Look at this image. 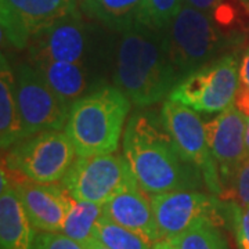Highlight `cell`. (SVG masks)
Segmentation results:
<instances>
[{
	"label": "cell",
	"instance_id": "4316f807",
	"mask_svg": "<svg viewBox=\"0 0 249 249\" xmlns=\"http://www.w3.org/2000/svg\"><path fill=\"white\" fill-rule=\"evenodd\" d=\"M34 249H86L64 232L37 231Z\"/></svg>",
	"mask_w": 249,
	"mask_h": 249
},
{
	"label": "cell",
	"instance_id": "83f0119b",
	"mask_svg": "<svg viewBox=\"0 0 249 249\" xmlns=\"http://www.w3.org/2000/svg\"><path fill=\"white\" fill-rule=\"evenodd\" d=\"M234 107L240 111L241 114L248 118L249 116V89L240 83V88L237 90V94L234 98Z\"/></svg>",
	"mask_w": 249,
	"mask_h": 249
},
{
	"label": "cell",
	"instance_id": "ffe728a7",
	"mask_svg": "<svg viewBox=\"0 0 249 249\" xmlns=\"http://www.w3.org/2000/svg\"><path fill=\"white\" fill-rule=\"evenodd\" d=\"M205 11L224 32L235 36L249 21V0H184Z\"/></svg>",
	"mask_w": 249,
	"mask_h": 249
},
{
	"label": "cell",
	"instance_id": "ba28073f",
	"mask_svg": "<svg viewBox=\"0 0 249 249\" xmlns=\"http://www.w3.org/2000/svg\"><path fill=\"white\" fill-rule=\"evenodd\" d=\"M61 184L75 199L103 205L122 190L139 183L124 155L112 152L76 157Z\"/></svg>",
	"mask_w": 249,
	"mask_h": 249
},
{
	"label": "cell",
	"instance_id": "f546056e",
	"mask_svg": "<svg viewBox=\"0 0 249 249\" xmlns=\"http://www.w3.org/2000/svg\"><path fill=\"white\" fill-rule=\"evenodd\" d=\"M151 249H178L176 245L170 240H160L157 241L155 244H152Z\"/></svg>",
	"mask_w": 249,
	"mask_h": 249
},
{
	"label": "cell",
	"instance_id": "277c9868",
	"mask_svg": "<svg viewBox=\"0 0 249 249\" xmlns=\"http://www.w3.org/2000/svg\"><path fill=\"white\" fill-rule=\"evenodd\" d=\"M165 36L178 82L219 58L217 55L234 37L205 11L187 3L165 31Z\"/></svg>",
	"mask_w": 249,
	"mask_h": 249
},
{
	"label": "cell",
	"instance_id": "7a4b0ae2",
	"mask_svg": "<svg viewBox=\"0 0 249 249\" xmlns=\"http://www.w3.org/2000/svg\"><path fill=\"white\" fill-rule=\"evenodd\" d=\"M114 83L132 104L148 107L169 97L178 83L165 31L136 21L121 32L116 43Z\"/></svg>",
	"mask_w": 249,
	"mask_h": 249
},
{
	"label": "cell",
	"instance_id": "8992f818",
	"mask_svg": "<svg viewBox=\"0 0 249 249\" xmlns=\"http://www.w3.org/2000/svg\"><path fill=\"white\" fill-rule=\"evenodd\" d=\"M238 88L240 61L234 54H223L180 80L168 98L196 112L213 114L232 106Z\"/></svg>",
	"mask_w": 249,
	"mask_h": 249
},
{
	"label": "cell",
	"instance_id": "8fae6325",
	"mask_svg": "<svg viewBox=\"0 0 249 249\" xmlns=\"http://www.w3.org/2000/svg\"><path fill=\"white\" fill-rule=\"evenodd\" d=\"M160 116L178 150L201 170L205 184L211 191L220 196V180L209 150L206 126L196 109L168 98L162 104Z\"/></svg>",
	"mask_w": 249,
	"mask_h": 249
},
{
	"label": "cell",
	"instance_id": "52a82bcc",
	"mask_svg": "<svg viewBox=\"0 0 249 249\" xmlns=\"http://www.w3.org/2000/svg\"><path fill=\"white\" fill-rule=\"evenodd\" d=\"M100 49L96 28L83 19L79 10L39 31L27 46L32 62L52 60L90 65H94Z\"/></svg>",
	"mask_w": 249,
	"mask_h": 249
},
{
	"label": "cell",
	"instance_id": "4fadbf2b",
	"mask_svg": "<svg viewBox=\"0 0 249 249\" xmlns=\"http://www.w3.org/2000/svg\"><path fill=\"white\" fill-rule=\"evenodd\" d=\"M245 124L247 116L241 114L234 104L205 124L209 150L219 173L220 196L230 186L237 170L248 157L245 147Z\"/></svg>",
	"mask_w": 249,
	"mask_h": 249
},
{
	"label": "cell",
	"instance_id": "7402d4cb",
	"mask_svg": "<svg viewBox=\"0 0 249 249\" xmlns=\"http://www.w3.org/2000/svg\"><path fill=\"white\" fill-rule=\"evenodd\" d=\"M93 237L101 241L109 249H151L152 245L139 234L101 216L94 227Z\"/></svg>",
	"mask_w": 249,
	"mask_h": 249
},
{
	"label": "cell",
	"instance_id": "30bf717a",
	"mask_svg": "<svg viewBox=\"0 0 249 249\" xmlns=\"http://www.w3.org/2000/svg\"><path fill=\"white\" fill-rule=\"evenodd\" d=\"M151 196L162 240H172L199 222L219 226L227 214V202L196 190H178Z\"/></svg>",
	"mask_w": 249,
	"mask_h": 249
},
{
	"label": "cell",
	"instance_id": "5bb4252c",
	"mask_svg": "<svg viewBox=\"0 0 249 249\" xmlns=\"http://www.w3.org/2000/svg\"><path fill=\"white\" fill-rule=\"evenodd\" d=\"M4 168L14 186L28 217L37 231L61 232L73 196L55 183H37Z\"/></svg>",
	"mask_w": 249,
	"mask_h": 249
},
{
	"label": "cell",
	"instance_id": "1f68e13d",
	"mask_svg": "<svg viewBox=\"0 0 249 249\" xmlns=\"http://www.w3.org/2000/svg\"><path fill=\"white\" fill-rule=\"evenodd\" d=\"M245 147H247V154L249 157V116L247 118V124H245Z\"/></svg>",
	"mask_w": 249,
	"mask_h": 249
},
{
	"label": "cell",
	"instance_id": "4dcf8cb0",
	"mask_svg": "<svg viewBox=\"0 0 249 249\" xmlns=\"http://www.w3.org/2000/svg\"><path fill=\"white\" fill-rule=\"evenodd\" d=\"M86 249H109L108 247H106L101 241H98L97 238H91V240H89L85 245H83Z\"/></svg>",
	"mask_w": 249,
	"mask_h": 249
},
{
	"label": "cell",
	"instance_id": "d6986e66",
	"mask_svg": "<svg viewBox=\"0 0 249 249\" xmlns=\"http://www.w3.org/2000/svg\"><path fill=\"white\" fill-rule=\"evenodd\" d=\"M142 0H82V11L111 31L124 32L137 21Z\"/></svg>",
	"mask_w": 249,
	"mask_h": 249
},
{
	"label": "cell",
	"instance_id": "9a60e30c",
	"mask_svg": "<svg viewBox=\"0 0 249 249\" xmlns=\"http://www.w3.org/2000/svg\"><path fill=\"white\" fill-rule=\"evenodd\" d=\"M103 214L124 229L139 234L151 245L162 240L151 196L142 191L139 184L124 188L103 204Z\"/></svg>",
	"mask_w": 249,
	"mask_h": 249
},
{
	"label": "cell",
	"instance_id": "f1b7e54d",
	"mask_svg": "<svg viewBox=\"0 0 249 249\" xmlns=\"http://www.w3.org/2000/svg\"><path fill=\"white\" fill-rule=\"evenodd\" d=\"M240 83L249 89V46L240 61Z\"/></svg>",
	"mask_w": 249,
	"mask_h": 249
},
{
	"label": "cell",
	"instance_id": "6da1fadb",
	"mask_svg": "<svg viewBox=\"0 0 249 249\" xmlns=\"http://www.w3.org/2000/svg\"><path fill=\"white\" fill-rule=\"evenodd\" d=\"M124 155L142 191L157 196L202 184L201 170L178 150L162 116L137 112L127 121Z\"/></svg>",
	"mask_w": 249,
	"mask_h": 249
},
{
	"label": "cell",
	"instance_id": "484cf974",
	"mask_svg": "<svg viewBox=\"0 0 249 249\" xmlns=\"http://www.w3.org/2000/svg\"><path fill=\"white\" fill-rule=\"evenodd\" d=\"M227 216L230 217L237 248L249 249V206L227 202Z\"/></svg>",
	"mask_w": 249,
	"mask_h": 249
},
{
	"label": "cell",
	"instance_id": "d4e9b609",
	"mask_svg": "<svg viewBox=\"0 0 249 249\" xmlns=\"http://www.w3.org/2000/svg\"><path fill=\"white\" fill-rule=\"evenodd\" d=\"M220 198L226 202L249 206V157L242 162L230 186L223 191Z\"/></svg>",
	"mask_w": 249,
	"mask_h": 249
},
{
	"label": "cell",
	"instance_id": "e0dca14e",
	"mask_svg": "<svg viewBox=\"0 0 249 249\" xmlns=\"http://www.w3.org/2000/svg\"><path fill=\"white\" fill-rule=\"evenodd\" d=\"M0 175V249H34L37 230L29 220L4 168Z\"/></svg>",
	"mask_w": 249,
	"mask_h": 249
},
{
	"label": "cell",
	"instance_id": "7c38bea8",
	"mask_svg": "<svg viewBox=\"0 0 249 249\" xmlns=\"http://www.w3.org/2000/svg\"><path fill=\"white\" fill-rule=\"evenodd\" d=\"M80 0H0L1 34L16 49H27L32 36L78 11Z\"/></svg>",
	"mask_w": 249,
	"mask_h": 249
},
{
	"label": "cell",
	"instance_id": "cb8c5ba5",
	"mask_svg": "<svg viewBox=\"0 0 249 249\" xmlns=\"http://www.w3.org/2000/svg\"><path fill=\"white\" fill-rule=\"evenodd\" d=\"M184 0H142L137 21L155 31H166Z\"/></svg>",
	"mask_w": 249,
	"mask_h": 249
},
{
	"label": "cell",
	"instance_id": "9c48e42d",
	"mask_svg": "<svg viewBox=\"0 0 249 249\" xmlns=\"http://www.w3.org/2000/svg\"><path fill=\"white\" fill-rule=\"evenodd\" d=\"M16 94L24 139L65 127L71 106L54 91L32 62H22L14 71Z\"/></svg>",
	"mask_w": 249,
	"mask_h": 249
},
{
	"label": "cell",
	"instance_id": "2e32d148",
	"mask_svg": "<svg viewBox=\"0 0 249 249\" xmlns=\"http://www.w3.org/2000/svg\"><path fill=\"white\" fill-rule=\"evenodd\" d=\"M32 62V61H31ZM35 68L42 73L47 85L68 104L104 86V82L96 73L94 65L80 62L34 61Z\"/></svg>",
	"mask_w": 249,
	"mask_h": 249
},
{
	"label": "cell",
	"instance_id": "ac0fdd59",
	"mask_svg": "<svg viewBox=\"0 0 249 249\" xmlns=\"http://www.w3.org/2000/svg\"><path fill=\"white\" fill-rule=\"evenodd\" d=\"M24 139V129L18 109L14 72L9 61L1 55L0 71V144L7 151Z\"/></svg>",
	"mask_w": 249,
	"mask_h": 249
},
{
	"label": "cell",
	"instance_id": "603a6c76",
	"mask_svg": "<svg viewBox=\"0 0 249 249\" xmlns=\"http://www.w3.org/2000/svg\"><path fill=\"white\" fill-rule=\"evenodd\" d=\"M170 241L178 249H229L217 226L211 222L196 223Z\"/></svg>",
	"mask_w": 249,
	"mask_h": 249
},
{
	"label": "cell",
	"instance_id": "44dd1931",
	"mask_svg": "<svg viewBox=\"0 0 249 249\" xmlns=\"http://www.w3.org/2000/svg\"><path fill=\"white\" fill-rule=\"evenodd\" d=\"M103 216V205L89 201H79L73 198L71 209L62 231L70 238L85 245L93 238V231L98 219Z\"/></svg>",
	"mask_w": 249,
	"mask_h": 249
},
{
	"label": "cell",
	"instance_id": "5b68a950",
	"mask_svg": "<svg viewBox=\"0 0 249 249\" xmlns=\"http://www.w3.org/2000/svg\"><path fill=\"white\" fill-rule=\"evenodd\" d=\"M75 147L61 130H47L22 139L6 151L3 166L37 183L61 181L76 160Z\"/></svg>",
	"mask_w": 249,
	"mask_h": 249
},
{
	"label": "cell",
	"instance_id": "3957f363",
	"mask_svg": "<svg viewBox=\"0 0 249 249\" xmlns=\"http://www.w3.org/2000/svg\"><path fill=\"white\" fill-rule=\"evenodd\" d=\"M130 106L122 90L108 85L76 100L64 127L76 157L116 152Z\"/></svg>",
	"mask_w": 249,
	"mask_h": 249
}]
</instances>
